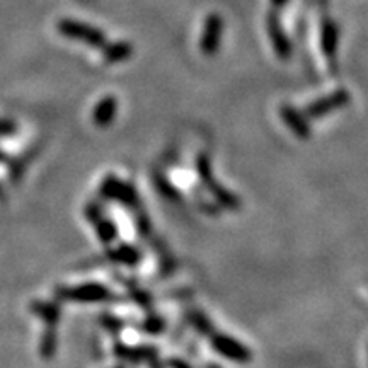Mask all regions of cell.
I'll list each match as a JSON object with an SVG mask.
<instances>
[{"instance_id": "cell-1", "label": "cell", "mask_w": 368, "mask_h": 368, "mask_svg": "<svg viewBox=\"0 0 368 368\" xmlns=\"http://www.w3.org/2000/svg\"><path fill=\"white\" fill-rule=\"evenodd\" d=\"M58 31L67 38H72V40L81 41L94 48H104L106 45V36L103 35V31H99L98 28H92L89 24L81 23V21L74 19H64L58 24Z\"/></svg>"}, {"instance_id": "cell-2", "label": "cell", "mask_w": 368, "mask_h": 368, "mask_svg": "<svg viewBox=\"0 0 368 368\" xmlns=\"http://www.w3.org/2000/svg\"><path fill=\"white\" fill-rule=\"evenodd\" d=\"M58 297L62 300H69V302L94 304L111 299L113 294L106 287L99 285V283H87V285L74 288H62V290H58Z\"/></svg>"}, {"instance_id": "cell-3", "label": "cell", "mask_w": 368, "mask_h": 368, "mask_svg": "<svg viewBox=\"0 0 368 368\" xmlns=\"http://www.w3.org/2000/svg\"><path fill=\"white\" fill-rule=\"evenodd\" d=\"M222 35H224V19L220 14L208 16L205 19L202 40H200V48L207 57H213L220 50Z\"/></svg>"}, {"instance_id": "cell-4", "label": "cell", "mask_w": 368, "mask_h": 368, "mask_svg": "<svg viewBox=\"0 0 368 368\" xmlns=\"http://www.w3.org/2000/svg\"><path fill=\"white\" fill-rule=\"evenodd\" d=\"M348 103L350 94L345 89H340L309 104L307 110H305V116H309V118H322V116L331 115L333 111L340 110V108H345Z\"/></svg>"}, {"instance_id": "cell-5", "label": "cell", "mask_w": 368, "mask_h": 368, "mask_svg": "<svg viewBox=\"0 0 368 368\" xmlns=\"http://www.w3.org/2000/svg\"><path fill=\"white\" fill-rule=\"evenodd\" d=\"M198 173H200V176H202L203 183L208 186V190L212 191V195L217 196L219 202L224 205V207L230 208V210H236V208H239V200H237L232 193L225 191L220 184L215 183V179H213V176H212L210 162H208V159L205 156L198 159Z\"/></svg>"}, {"instance_id": "cell-6", "label": "cell", "mask_w": 368, "mask_h": 368, "mask_svg": "<svg viewBox=\"0 0 368 368\" xmlns=\"http://www.w3.org/2000/svg\"><path fill=\"white\" fill-rule=\"evenodd\" d=\"M266 29L276 55L282 58V60H288L292 55V45H290V40H288V36L285 35V31H283L278 16H276L275 12H270V14H268Z\"/></svg>"}, {"instance_id": "cell-7", "label": "cell", "mask_w": 368, "mask_h": 368, "mask_svg": "<svg viewBox=\"0 0 368 368\" xmlns=\"http://www.w3.org/2000/svg\"><path fill=\"white\" fill-rule=\"evenodd\" d=\"M212 345L213 348L219 351L222 357L232 360V362L246 363L251 360V351L246 348L244 345H241L239 341L234 340V338L219 334V336H213Z\"/></svg>"}, {"instance_id": "cell-8", "label": "cell", "mask_w": 368, "mask_h": 368, "mask_svg": "<svg viewBox=\"0 0 368 368\" xmlns=\"http://www.w3.org/2000/svg\"><path fill=\"white\" fill-rule=\"evenodd\" d=\"M101 193L104 198L113 200V202H118L123 205H133L137 202V195L135 190L127 183L120 181L116 178H108L106 181L103 183Z\"/></svg>"}, {"instance_id": "cell-9", "label": "cell", "mask_w": 368, "mask_h": 368, "mask_svg": "<svg viewBox=\"0 0 368 368\" xmlns=\"http://www.w3.org/2000/svg\"><path fill=\"white\" fill-rule=\"evenodd\" d=\"M280 115H282V118H283V121H285L287 127L290 128L297 137L299 138L309 137L311 128H309V123H307V120H305V115H302L300 111H297L295 108H292V106H282Z\"/></svg>"}, {"instance_id": "cell-10", "label": "cell", "mask_w": 368, "mask_h": 368, "mask_svg": "<svg viewBox=\"0 0 368 368\" xmlns=\"http://www.w3.org/2000/svg\"><path fill=\"white\" fill-rule=\"evenodd\" d=\"M87 217H89L91 222H94L99 239L103 242H113L116 239V225L111 220L104 219L98 207L87 208Z\"/></svg>"}, {"instance_id": "cell-11", "label": "cell", "mask_w": 368, "mask_h": 368, "mask_svg": "<svg viewBox=\"0 0 368 368\" xmlns=\"http://www.w3.org/2000/svg\"><path fill=\"white\" fill-rule=\"evenodd\" d=\"M338 38H340V33H338L336 24H334L331 19L322 21L321 46H322V52H324L326 58H329V60H333V58L336 57Z\"/></svg>"}, {"instance_id": "cell-12", "label": "cell", "mask_w": 368, "mask_h": 368, "mask_svg": "<svg viewBox=\"0 0 368 368\" xmlns=\"http://www.w3.org/2000/svg\"><path fill=\"white\" fill-rule=\"evenodd\" d=\"M116 113H118V103H116L115 98L108 96V98L99 101L98 106L94 108L92 120H94V123L98 125V127H108V125L113 123Z\"/></svg>"}, {"instance_id": "cell-13", "label": "cell", "mask_w": 368, "mask_h": 368, "mask_svg": "<svg viewBox=\"0 0 368 368\" xmlns=\"http://www.w3.org/2000/svg\"><path fill=\"white\" fill-rule=\"evenodd\" d=\"M133 53V46L127 41H116V43L104 45V60L110 64H120L128 60Z\"/></svg>"}, {"instance_id": "cell-14", "label": "cell", "mask_w": 368, "mask_h": 368, "mask_svg": "<svg viewBox=\"0 0 368 368\" xmlns=\"http://www.w3.org/2000/svg\"><path fill=\"white\" fill-rule=\"evenodd\" d=\"M33 311H35L36 316H40L45 322H48V324H57L58 317H60V307H58L57 304H35L33 305Z\"/></svg>"}, {"instance_id": "cell-15", "label": "cell", "mask_w": 368, "mask_h": 368, "mask_svg": "<svg viewBox=\"0 0 368 368\" xmlns=\"http://www.w3.org/2000/svg\"><path fill=\"white\" fill-rule=\"evenodd\" d=\"M115 256L116 261L125 263V265H135V263H138V259H140V253L137 249L130 248V246H123V248L116 251Z\"/></svg>"}, {"instance_id": "cell-16", "label": "cell", "mask_w": 368, "mask_h": 368, "mask_svg": "<svg viewBox=\"0 0 368 368\" xmlns=\"http://www.w3.org/2000/svg\"><path fill=\"white\" fill-rule=\"evenodd\" d=\"M190 319H191V322H193L195 328L198 329L200 333H205V334H210L212 333V324H210V322H208L207 317L202 316V314L193 312V314H191Z\"/></svg>"}, {"instance_id": "cell-17", "label": "cell", "mask_w": 368, "mask_h": 368, "mask_svg": "<svg viewBox=\"0 0 368 368\" xmlns=\"http://www.w3.org/2000/svg\"><path fill=\"white\" fill-rule=\"evenodd\" d=\"M43 340L45 341L41 343V353H43L45 357L48 358V357H52V353L57 348V338H55V334H53V333H46Z\"/></svg>"}, {"instance_id": "cell-18", "label": "cell", "mask_w": 368, "mask_h": 368, "mask_svg": "<svg viewBox=\"0 0 368 368\" xmlns=\"http://www.w3.org/2000/svg\"><path fill=\"white\" fill-rule=\"evenodd\" d=\"M16 127L11 123V121H0V137H6L14 133Z\"/></svg>"}, {"instance_id": "cell-19", "label": "cell", "mask_w": 368, "mask_h": 368, "mask_svg": "<svg viewBox=\"0 0 368 368\" xmlns=\"http://www.w3.org/2000/svg\"><path fill=\"white\" fill-rule=\"evenodd\" d=\"M171 367H173V368H190L186 365V363L181 362V360H173V362H171Z\"/></svg>"}, {"instance_id": "cell-20", "label": "cell", "mask_w": 368, "mask_h": 368, "mask_svg": "<svg viewBox=\"0 0 368 368\" xmlns=\"http://www.w3.org/2000/svg\"><path fill=\"white\" fill-rule=\"evenodd\" d=\"M271 2H273V6H276V7H283L288 0H271Z\"/></svg>"}, {"instance_id": "cell-21", "label": "cell", "mask_w": 368, "mask_h": 368, "mask_svg": "<svg viewBox=\"0 0 368 368\" xmlns=\"http://www.w3.org/2000/svg\"><path fill=\"white\" fill-rule=\"evenodd\" d=\"M0 161H4V154L2 152H0Z\"/></svg>"}]
</instances>
